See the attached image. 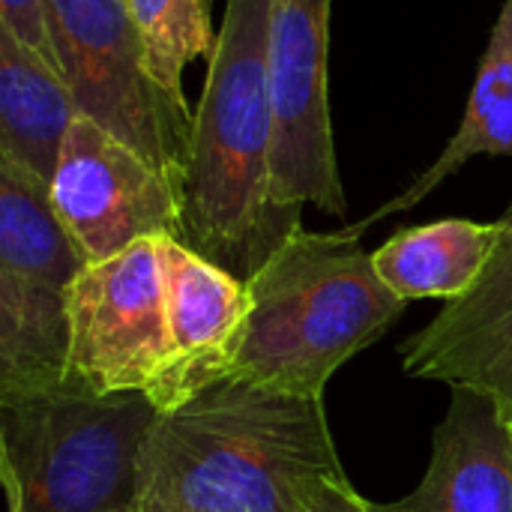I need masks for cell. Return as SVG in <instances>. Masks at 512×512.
<instances>
[{
  "instance_id": "13",
  "label": "cell",
  "mask_w": 512,
  "mask_h": 512,
  "mask_svg": "<svg viewBox=\"0 0 512 512\" xmlns=\"http://www.w3.org/2000/svg\"><path fill=\"white\" fill-rule=\"evenodd\" d=\"M474 156H512V0H504L501 6V15L495 21L492 39L486 45L468 96L462 126L447 141L444 153L408 189H402L396 198L381 204L366 219L348 225V231L363 237L375 222L393 213H408L426 195H432L447 177L462 171ZM504 219L512 222V204Z\"/></svg>"
},
{
  "instance_id": "9",
  "label": "cell",
  "mask_w": 512,
  "mask_h": 512,
  "mask_svg": "<svg viewBox=\"0 0 512 512\" xmlns=\"http://www.w3.org/2000/svg\"><path fill=\"white\" fill-rule=\"evenodd\" d=\"M168 309V363L147 393L156 414H168L213 387L237 360L252 297L249 285L177 237H159Z\"/></svg>"
},
{
  "instance_id": "6",
  "label": "cell",
  "mask_w": 512,
  "mask_h": 512,
  "mask_svg": "<svg viewBox=\"0 0 512 512\" xmlns=\"http://www.w3.org/2000/svg\"><path fill=\"white\" fill-rule=\"evenodd\" d=\"M168 363L159 237L87 264L69 288V387L93 396L150 393Z\"/></svg>"
},
{
  "instance_id": "2",
  "label": "cell",
  "mask_w": 512,
  "mask_h": 512,
  "mask_svg": "<svg viewBox=\"0 0 512 512\" xmlns=\"http://www.w3.org/2000/svg\"><path fill=\"white\" fill-rule=\"evenodd\" d=\"M273 0H228L195 108L180 243L249 282L300 228L273 192Z\"/></svg>"
},
{
  "instance_id": "20",
  "label": "cell",
  "mask_w": 512,
  "mask_h": 512,
  "mask_svg": "<svg viewBox=\"0 0 512 512\" xmlns=\"http://www.w3.org/2000/svg\"><path fill=\"white\" fill-rule=\"evenodd\" d=\"M114 512H141V510H138V504H135V507H123V510H114Z\"/></svg>"
},
{
  "instance_id": "10",
  "label": "cell",
  "mask_w": 512,
  "mask_h": 512,
  "mask_svg": "<svg viewBox=\"0 0 512 512\" xmlns=\"http://www.w3.org/2000/svg\"><path fill=\"white\" fill-rule=\"evenodd\" d=\"M402 366L411 378L474 387L512 420V222L477 285L402 345Z\"/></svg>"
},
{
  "instance_id": "3",
  "label": "cell",
  "mask_w": 512,
  "mask_h": 512,
  "mask_svg": "<svg viewBox=\"0 0 512 512\" xmlns=\"http://www.w3.org/2000/svg\"><path fill=\"white\" fill-rule=\"evenodd\" d=\"M252 312L231 375L324 399L330 378L405 312L348 228H300L249 282Z\"/></svg>"
},
{
  "instance_id": "11",
  "label": "cell",
  "mask_w": 512,
  "mask_h": 512,
  "mask_svg": "<svg viewBox=\"0 0 512 512\" xmlns=\"http://www.w3.org/2000/svg\"><path fill=\"white\" fill-rule=\"evenodd\" d=\"M375 512H512V420L501 405L453 387L420 486Z\"/></svg>"
},
{
  "instance_id": "15",
  "label": "cell",
  "mask_w": 512,
  "mask_h": 512,
  "mask_svg": "<svg viewBox=\"0 0 512 512\" xmlns=\"http://www.w3.org/2000/svg\"><path fill=\"white\" fill-rule=\"evenodd\" d=\"M510 222H471L441 219L393 234L372 252L375 270L384 285L411 300H459L465 297L489 261L495 258Z\"/></svg>"
},
{
  "instance_id": "16",
  "label": "cell",
  "mask_w": 512,
  "mask_h": 512,
  "mask_svg": "<svg viewBox=\"0 0 512 512\" xmlns=\"http://www.w3.org/2000/svg\"><path fill=\"white\" fill-rule=\"evenodd\" d=\"M87 264L54 210L51 186L0 159V273L69 291Z\"/></svg>"
},
{
  "instance_id": "14",
  "label": "cell",
  "mask_w": 512,
  "mask_h": 512,
  "mask_svg": "<svg viewBox=\"0 0 512 512\" xmlns=\"http://www.w3.org/2000/svg\"><path fill=\"white\" fill-rule=\"evenodd\" d=\"M75 117L78 105L66 78L0 30V159L51 186Z\"/></svg>"
},
{
  "instance_id": "17",
  "label": "cell",
  "mask_w": 512,
  "mask_h": 512,
  "mask_svg": "<svg viewBox=\"0 0 512 512\" xmlns=\"http://www.w3.org/2000/svg\"><path fill=\"white\" fill-rule=\"evenodd\" d=\"M126 6L153 75L171 93L186 96L183 69L216 48L210 0H126Z\"/></svg>"
},
{
  "instance_id": "7",
  "label": "cell",
  "mask_w": 512,
  "mask_h": 512,
  "mask_svg": "<svg viewBox=\"0 0 512 512\" xmlns=\"http://www.w3.org/2000/svg\"><path fill=\"white\" fill-rule=\"evenodd\" d=\"M330 9L333 0H273L270 84L276 108L273 192L282 207L345 216L330 120Z\"/></svg>"
},
{
  "instance_id": "5",
  "label": "cell",
  "mask_w": 512,
  "mask_h": 512,
  "mask_svg": "<svg viewBox=\"0 0 512 512\" xmlns=\"http://www.w3.org/2000/svg\"><path fill=\"white\" fill-rule=\"evenodd\" d=\"M78 114L138 150L180 192L195 114L150 69L126 0H48Z\"/></svg>"
},
{
  "instance_id": "4",
  "label": "cell",
  "mask_w": 512,
  "mask_h": 512,
  "mask_svg": "<svg viewBox=\"0 0 512 512\" xmlns=\"http://www.w3.org/2000/svg\"><path fill=\"white\" fill-rule=\"evenodd\" d=\"M6 512H114L138 504L141 447L156 423L144 393L54 396L0 405Z\"/></svg>"
},
{
  "instance_id": "12",
  "label": "cell",
  "mask_w": 512,
  "mask_h": 512,
  "mask_svg": "<svg viewBox=\"0 0 512 512\" xmlns=\"http://www.w3.org/2000/svg\"><path fill=\"white\" fill-rule=\"evenodd\" d=\"M69 387V291L0 273V405Z\"/></svg>"
},
{
  "instance_id": "1",
  "label": "cell",
  "mask_w": 512,
  "mask_h": 512,
  "mask_svg": "<svg viewBox=\"0 0 512 512\" xmlns=\"http://www.w3.org/2000/svg\"><path fill=\"white\" fill-rule=\"evenodd\" d=\"M321 474L345 477L324 399L225 375L150 426L138 510L297 512V489Z\"/></svg>"
},
{
  "instance_id": "19",
  "label": "cell",
  "mask_w": 512,
  "mask_h": 512,
  "mask_svg": "<svg viewBox=\"0 0 512 512\" xmlns=\"http://www.w3.org/2000/svg\"><path fill=\"white\" fill-rule=\"evenodd\" d=\"M297 512H375V504L360 498L348 477H309L297 489Z\"/></svg>"
},
{
  "instance_id": "8",
  "label": "cell",
  "mask_w": 512,
  "mask_h": 512,
  "mask_svg": "<svg viewBox=\"0 0 512 512\" xmlns=\"http://www.w3.org/2000/svg\"><path fill=\"white\" fill-rule=\"evenodd\" d=\"M51 201L90 264L147 237L180 240L177 186L138 150L81 114L66 135Z\"/></svg>"
},
{
  "instance_id": "18",
  "label": "cell",
  "mask_w": 512,
  "mask_h": 512,
  "mask_svg": "<svg viewBox=\"0 0 512 512\" xmlns=\"http://www.w3.org/2000/svg\"><path fill=\"white\" fill-rule=\"evenodd\" d=\"M0 30L15 36L21 45L36 51L42 60H48L60 72L48 0H0Z\"/></svg>"
}]
</instances>
